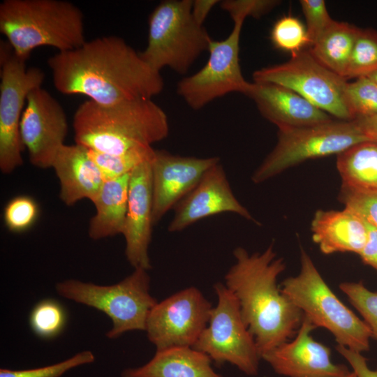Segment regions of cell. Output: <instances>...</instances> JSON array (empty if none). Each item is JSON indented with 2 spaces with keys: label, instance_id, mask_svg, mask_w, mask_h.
<instances>
[{
  "label": "cell",
  "instance_id": "6da1fadb",
  "mask_svg": "<svg viewBox=\"0 0 377 377\" xmlns=\"http://www.w3.org/2000/svg\"><path fill=\"white\" fill-rule=\"evenodd\" d=\"M56 89L80 94L99 105H114L159 94L164 87L153 69L121 38L99 37L47 59Z\"/></svg>",
  "mask_w": 377,
  "mask_h": 377
},
{
  "label": "cell",
  "instance_id": "7a4b0ae2",
  "mask_svg": "<svg viewBox=\"0 0 377 377\" xmlns=\"http://www.w3.org/2000/svg\"><path fill=\"white\" fill-rule=\"evenodd\" d=\"M235 263L225 275L226 286L238 300L243 320L261 355L297 334L302 312L277 285L286 263L272 243L262 253L238 246Z\"/></svg>",
  "mask_w": 377,
  "mask_h": 377
},
{
  "label": "cell",
  "instance_id": "3957f363",
  "mask_svg": "<svg viewBox=\"0 0 377 377\" xmlns=\"http://www.w3.org/2000/svg\"><path fill=\"white\" fill-rule=\"evenodd\" d=\"M73 128L75 144L107 154L152 146L169 133L166 114L149 98L109 105L87 100L76 110Z\"/></svg>",
  "mask_w": 377,
  "mask_h": 377
},
{
  "label": "cell",
  "instance_id": "277c9868",
  "mask_svg": "<svg viewBox=\"0 0 377 377\" xmlns=\"http://www.w3.org/2000/svg\"><path fill=\"white\" fill-rule=\"evenodd\" d=\"M0 31L24 59L41 46L66 52L86 42L82 10L64 0H4L0 3Z\"/></svg>",
  "mask_w": 377,
  "mask_h": 377
},
{
  "label": "cell",
  "instance_id": "5b68a950",
  "mask_svg": "<svg viewBox=\"0 0 377 377\" xmlns=\"http://www.w3.org/2000/svg\"><path fill=\"white\" fill-rule=\"evenodd\" d=\"M281 289L316 327L330 331L338 345L361 353L369 350V327L332 292L302 248L300 272L286 279Z\"/></svg>",
  "mask_w": 377,
  "mask_h": 377
},
{
  "label": "cell",
  "instance_id": "8992f818",
  "mask_svg": "<svg viewBox=\"0 0 377 377\" xmlns=\"http://www.w3.org/2000/svg\"><path fill=\"white\" fill-rule=\"evenodd\" d=\"M192 1H163L150 14L147 44L140 54L155 71L160 72L168 67L179 74H186L208 50L212 38L193 18Z\"/></svg>",
  "mask_w": 377,
  "mask_h": 377
},
{
  "label": "cell",
  "instance_id": "52a82bcc",
  "mask_svg": "<svg viewBox=\"0 0 377 377\" xmlns=\"http://www.w3.org/2000/svg\"><path fill=\"white\" fill-rule=\"evenodd\" d=\"M148 270L135 268L121 281L99 286L68 279L56 285L59 295L105 313L112 322L106 334L116 339L133 330H145L148 316L158 301L150 294Z\"/></svg>",
  "mask_w": 377,
  "mask_h": 377
},
{
  "label": "cell",
  "instance_id": "ba28073f",
  "mask_svg": "<svg viewBox=\"0 0 377 377\" xmlns=\"http://www.w3.org/2000/svg\"><path fill=\"white\" fill-rule=\"evenodd\" d=\"M366 141L370 140L353 120L279 129L276 145L254 171L251 179L255 184L264 182L305 161L338 155Z\"/></svg>",
  "mask_w": 377,
  "mask_h": 377
},
{
  "label": "cell",
  "instance_id": "9c48e42d",
  "mask_svg": "<svg viewBox=\"0 0 377 377\" xmlns=\"http://www.w3.org/2000/svg\"><path fill=\"white\" fill-rule=\"evenodd\" d=\"M214 289L217 304L193 348L217 364L228 362L248 376L257 375L260 355L243 320L237 299L222 283H215Z\"/></svg>",
  "mask_w": 377,
  "mask_h": 377
},
{
  "label": "cell",
  "instance_id": "30bf717a",
  "mask_svg": "<svg viewBox=\"0 0 377 377\" xmlns=\"http://www.w3.org/2000/svg\"><path fill=\"white\" fill-rule=\"evenodd\" d=\"M253 78L288 88L340 120L355 118L346 100V80L320 64L309 50L293 54L283 64L257 70Z\"/></svg>",
  "mask_w": 377,
  "mask_h": 377
},
{
  "label": "cell",
  "instance_id": "8fae6325",
  "mask_svg": "<svg viewBox=\"0 0 377 377\" xmlns=\"http://www.w3.org/2000/svg\"><path fill=\"white\" fill-rule=\"evenodd\" d=\"M244 19L235 20L234 27L222 40H211L205 65L195 73L182 78L177 94L193 110H200L229 93L246 94L251 82L243 77L239 65V38Z\"/></svg>",
  "mask_w": 377,
  "mask_h": 377
},
{
  "label": "cell",
  "instance_id": "7c38bea8",
  "mask_svg": "<svg viewBox=\"0 0 377 377\" xmlns=\"http://www.w3.org/2000/svg\"><path fill=\"white\" fill-rule=\"evenodd\" d=\"M26 60L13 52L0 62V170L3 174L23 163L20 126L24 105L29 92L41 87L45 79L43 71L27 68Z\"/></svg>",
  "mask_w": 377,
  "mask_h": 377
},
{
  "label": "cell",
  "instance_id": "4fadbf2b",
  "mask_svg": "<svg viewBox=\"0 0 377 377\" xmlns=\"http://www.w3.org/2000/svg\"><path fill=\"white\" fill-rule=\"evenodd\" d=\"M212 309L199 289H183L152 308L146 324L147 338L156 350L193 347L206 328Z\"/></svg>",
  "mask_w": 377,
  "mask_h": 377
},
{
  "label": "cell",
  "instance_id": "5bb4252c",
  "mask_svg": "<svg viewBox=\"0 0 377 377\" xmlns=\"http://www.w3.org/2000/svg\"><path fill=\"white\" fill-rule=\"evenodd\" d=\"M68 133L66 113L61 104L42 87L27 96L20 126V138L30 163L38 168H52Z\"/></svg>",
  "mask_w": 377,
  "mask_h": 377
},
{
  "label": "cell",
  "instance_id": "9a60e30c",
  "mask_svg": "<svg viewBox=\"0 0 377 377\" xmlns=\"http://www.w3.org/2000/svg\"><path fill=\"white\" fill-rule=\"evenodd\" d=\"M219 161L216 156H182L155 149L151 162L154 224L174 209L195 188L204 174Z\"/></svg>",
  "mask_w": 377,
  "mask_h": 377
},
{
  "label": "cell",
  "instance_id": "2e32d148",
  "mask_svg": "<svg viewBox=\"0 0 377 377\" xmlns=\"http://www.w3.org/2000/svg\"><path fill=\"white\" fill-rule=\"evenodd\" d=\"M316 327L304 316L295 339L261 355L278 374L287 377H343L350 371L331 359V350L311 335Z\"/></svg>",
  "mask_w": 377,
  "mask_h": 377
},
{
  "label": "cell",
  "instance_id": "e0dca14e",
  "mask_svg": "<svg viewBox=\"0 0 377 377\" xmlns=\"http://www.w3.org/2000/svg\"><path fill=\"white\" fill-rule=\"evenodd\" d=\"M173 209V218L168 226L170 232L183 230L202 219L224 212L255 221L235 196L220 163L211 167Z\"/></svg>",
  "mask_w": 377,
  "mask_h": 377
},
{
  "label": "cell",
  "instance_id": "ac0fdd59",
  "mask_svg": "<svg viewBox=\"0 0 377 377\" xmlns=\"http://www.w3.org/2000/svg\"><path fill=\"white\" fill-rule=\"evenodd\" d=\"M151 161L143 163L131 173L128 209L122 234L125 239V256L128 262L134 269L147 270L151 267L149 246L154 225Z\"/></svg>",
  "mask_w": 377,
  "mask_h": 377
},
{
  "label": "cell",
  "instance_id": "d6986e66",
  "mask_svg": "<svg viewBox=\"0 0 377 377\" xmlns=\"http://www.w3.org/2000/svg\"><path fill=\"white\" fill-rule=\"evenodd\" d=\"M260 114L279 129L309 126L332 121L330 115L294 91L268 82L250 84L246 94Z\"/></svg>",
  "mask_w": 377,
  "mask_h": 377
},
{
  "label": "cell",
  "instance_id": "ffe728a7",
  "mask_svg": "<svg viewBox=\"0 0 377 377\" xmlns=\"http://www.w3.org/2000/svg\"><path fill=\"white\" fill-rule=\"evenodd\" d=\"M52 168L59 181V198L66 206L83 199L93 202L105 182L88 149L77 144L62 146Z\"/></svg>",
  "mask_w": 377,
  "mask_h": 377
},
{
  "label": "cell",
  "instance_id": "44dd1931",
  "mask_svg": "<svg viewBox=\"0 0 377 377\" xmlns=\"http://www.w3.org/2000/svg\"><path fill=\"white\" fill-rule=\"evenodd\" d=\"M311 230L313 240L325 254L352 252L359 255L367 239L366 223L347 208L317 210Z\"/></svg>",
  "mask_w": 377,
  "mask_h": 377
},
{
  "label": "cell",
  "instance_id": "7402d4cb",
  "mask_svg": "<svg viewBox=\"0 0 377 377\" xmlns=\"http://www.w3.org/2000/svg\"><path fill=\"white\" fill-rule=\"evenodd\" d=\"M212 360L193 347L156 350L145 364L124 369L121 377H225L212 368Z\"/></svg>",
  "mask_w": 377,
  "mask_h": 377
},
{
  "label": "cell",
  "instance_id": "603a6c76",
  "mask_svg": "<svg viewBox=\"0 0 377 377\" xmlns=\"http://www.w3.org/2000/svg\"><path fill=\"white\" fill-rule=\"evenodd\" d=\"M130 174L105 180L92 202L96 213L91 217L88 235L98 240L122 235L128 209Z\"/></svg>",
  "mask_w": 377,
  "mask_h": 377
},
{
  "label": "cell",
  "instance_id": "cb8c5ba5",
  "mask_svg": "<svg viewBox=\"0 0 377 377\" xmlns=\"http://www.w3.org/2000/svg\"><path fill=\"white\" fill-rule=\"evenodd\" d=\"M359 29L334 20L309 51L320 64L345 78Z\"/></svg>",
  "mask_w": 377,
  "mask_h": 377
},
{
  "label": "cell",
  "instance_id": "d4e9b609",
  "mask_svg": "<svg viewBox=\"0 0 377 377\" xmlns=\"http://www.w3.org/2000/svg\"><path fill=\"white\" fill-rule=\"evenodd\" d=\"M337 168L342 184L377 190V142H363L339 154Z\"/></svg>",
  "mask_w": 377,
  "mask_h": 377
},
{
  "label": "cell",
  "instance_id": "484cf974",
  "mask_svg": "<svg viewBox=\"0 0 377 377\" xmlns=\"http://www.w3.org/2000/svg\"><path fill=\"white\" fill-rule=\"evenodd\" d=\"M155 149L144 146L121 154H107L88 149L89 157L100 169L105 180L130 174L139 165L153 159Z\"/></svg>",
  "mask_w": 377,
  "mask_h": 377
},
{
  "label": "cell",
  "instance_id": "4316f807",
  "mask_svg": "<svg viewBox=\"0 0 377 377\" xmlns=\"http://www.w3.org/2000/svg\"><path fill=\"white\" fill-rule=\"evenodd\" d=\"M377 71V32L359 29L345 78H358Z\"/></svg>",
  "mask_w": 377,
  "mask_h": 377
},
{
  "label": "cell",
  "instance_id": "83f0119b",
  "mask_svg": "<svg viewBox=\"0 0 377 377\" xmlns=\"http://www.w3.org/2000/svg\"><path fill=\"white\" fill-rule=\"evenodd\" d=\"M66 321V312L62 306L50 299L37 303L29 316L31 330L43 339H51L58 335L63 330Z\"/></svg>",
  "mask_w": 377,
  "mask_h": 377
},
{
  "label": "cell",
  "instance_id": "f1b7e54d",
  "mask_svg": "<svg viewBox=\"0 0 377 377\" xmlns=\"http://www.w3.org/2000/svg\"><path fill=\"white\" fill-rule=\"evenodd\" d=\"M39 215L38 202L31 196L20 195L7 202L3 209V218L10 232L22 233L34 226Z\"/></svg>",
  "mask_w": 377,
  "mask_h": 377
},
{
  "label": "cell",
  "instance_id": "f546056e",
  "mask_svg": "<svg viewBox=\"0 0 377 377\" xmlns=\"http://www.w3.org/2000/svg\"><path fill=\"white\" fill-rule=\"evenodd\" d=\"M346 96L354 117L377 114V83L368 76L348 82Z\"/></svg>",
  "mask_w": 377,
  "mask_h": 377
},
{
  "label": "cell",
  "instance_id": "4dcf8cb0",
  "mask_svg": "<svg viewBox=\"0 0 377 377\" xmlns=\"http://www.w3.org/2000/svg\"><path fill=\"white\" fill-rule=\"evenodd\" d=\"M271 39L276 47L289 51L292 55L309 45L304 25L297 18L292 16H284L276 21L271 32Z\"/></svg>",
  "mask_w": 377,
  "mask_h": 377
},
{
  "label": "cell",
  "instance_id": "1f68e13d",
  "mask_svg": "<svg viewBox=\"0 0 377 377\" xmlns=\"http://www.w3.org/2000/svg\"><path fill=\"white\" fill-rule=\"evenodd\" d=\"M339 200L345 208L377 228V190L358 189L341 184Z\"/></svg>",
  "mask_w": 377,
  "mask_h": 377
},
{
  "label": "cell",
  "instance_id": "d6a6232c",
  "mask_svg": "<svg viewBox=\"0 0 377 377\" xmlns=\"http://www.w3.org/2000/svg\"><path fill=\"white\" fill-rule=\"evenodd\" d=\"M339 288L363 317L373 337L377 339V292L369 290L362 282H343Z\"/></svg>",
  "mask_w": 377,
  "mask_h": 377
},
{
  "label": "cell",
  "instance_id": "836d02e7",
  "mask_svg": "<svg viewBox=\"0 0 377 377\" xmlns=\"http://www.w3.org/2000/svg\"><path fill=\"white\" fill-rule=\"evenodd\" d=\"M95 360L94 353L84 350L73 357L52 365L25 370L0 369V377H60L67 371Z\"/></svg>",
  "mask_w": 377,
  "mask_h": 377
},
{
  "label": "cell",
  "instance_id": "e575fe53",
  "mask_svg": "<svg viewBox=\"0 0 377 377\" xmlns=\"http://www.w3.org/2000/svg\"><path fill=\"white\" fill-rule=\"evenodd\" d=\"M300 3L306 21L308 45L311 47L334 20L330 16L323 0H301Z\"/></svg>",
  "mask_w": 377,
  "mask_h": 377
},
{
  "label": "cell",
  "instance_id": "d590c367",
  "mask_svg": "<svg viewBox=\"0 0 377 377\" xmlns=\"http://www.w3.org/2000/svg\"><path fill=\"white\" fill-rule=\"evenodd\" d=\"M278 3L279 1L276 0H224L220 1L219 5L234 21L238 18L245 20L249 16L260 18Z\"/></svg>",
  "mask_w": 377,
  "mask_h": 377
},
{
  "label": "cell",
  "instance_id": "8d00e7d4",
  "mask_svg": "<svg viewBox=\"0 0 377 377\" xmlns=\"http://www.w3.org/2000/svg\"><path fill=\"white\" fill-rule=\"evenodd\" d=\"M336 349L347 360L357 377H377V368L370 369L361 353L341 345H337Z\"/></svg>",
  "mask_w": 377,
  "mask_h": 377
},
{
  "label": "cell",
  "instance_id": "74e56055",
  "mask_svg": "<svg viewBox=\"0 0 377 377\" xmlns=\"http://www.w3.org/2000/svg\"><path fill=\"white\" fill-rule=\"evenodd\" d=\"M366 225L367 239L359 256L364 264L372 267L377 271V228L367 223Z\"/></svg>",
  "mask_w": 377,
  "mask_h": 377
},
{
  "label": "cell",
  "instance_id": "f35d334b",
  "mask_svg": "<svg viewBox=\"0 0 377 377\" xmlns=\"http://www.w3.org/2000/svg\"><path fill=\"white\" fill-rule=\"evenodd\" d=\"M220 1L218 0H193L191 13L195 20L203 26L204 22L212 9Z\"/></svg>",
  "mask_w": 377,
  "mask_h": 377
},
{
  "label": "cell",
  "instance_id": "ab89813d",
  "mask_svg": "<svg viewBox=\"0 0 377 377\" xmlns=\"http://www.w3.org/2000/svg\"><path fill=\"white\" fill-rule=\"evenodd\" d=\"M353 120L370 141L377 142V114L357 116Z\"/></svg>",
  "mask_w": 377,
  "mask_h": 377
},
{
  "label": "cell",
  "instance_id": "60d3db41",
  "mask_svg": "<svg viewBox=\"0 0 377 377\" xmlns=\"http://www.w3.org/2000/svg\"><path fill=\"white\" fill-rule=\"evenodd\" d=\"M367 76L377 83V71H375Z\"/></svg>",
  "mask_w": 377,
  "mask_h": 377
},
{
  "label": "cell",
  "instance_id": "b9f144b4",
  "mask_svg": "<svg viewBox=\"0 0 377 377\" xmlns=\"http://www.w3.org/2000/svg\"><path fill=\"white\" fill-rule=\"evenodd\" d=\"M343 377H357L356 374L352 371H350L346 376Z\"/></svg>",
  "mask_w": 377,
  "mask_h": 377
}]
</instances>
